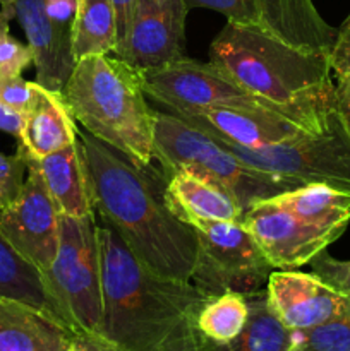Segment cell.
<instances>
[{
    "label": "cell",
    "instance_id": "obj_6",
    "mask_svg": "<svg viewBox=\"0 0 350 351\" xmlns=\"http://www.w3.org/2000/svg\"><path fill=\"white\" fill-rule=\"evenodd\" d=\"M216 141L247 167L301 185L325 184L350 194V123L338 105L326 112L321 125L314 130H305L283 143L247 149Z\"/></svg>",
    "mask_w": 350,
    "mask_h": 351
},
{
    "label": "cell",
    "instance_id": "obj_10",
    "mask_svg": "<svg viewBox=\"0 0 350 351\" xmlns=\"http://www.w3.org/2000/svg\"><path fill=\"white\" fill-rule=\"evenodd\" d=\"M189 10L211 9L226 23L249 27L295 48L316 53L331 51L336 29L318 12L312 0H184Z\"/></svg>",
    "mask_w": 350,
    "mask_h": 351
},
{
    "label": "cell",
    "instance_id": "obj_4",
    "mask_svg": "<svg viewBox=\"0 0 350 351\" xmlns=\"http://www.w3.org/2000/svg\"><path fill=\"white\" fill-rule=\"evenodd\" d=\"M75 122L141 168L154 160V112L141 72L110 55L75 62L62 89Z\"/></svg>",
    "mask_w": 350,
    "mask_h": 351
},
{
    "label": "cell",
    "instance_id": "obj_19",
    "mask_svg": "<svg viewBox=\"0 0 350 351\" xmlns=\"http://www.w3.org/2000/svg\"><path fill=\"white\" fill-rule=\"evenodd\" d=\"M78 332L40 308L0 298V351H69Z\"/></svg>",
    "mask_w": 350,
    "mask_h": 351
},
{
    "label": "cell",
    "instance_id": "obj_22",
    "mask_svg": "<svg viewBox=\"0 0 350 351\" xmlns=\"http://www.w3.org/2000/svg\"><path fill=\"white\" fill-rule=\"evenodd\" d=\"M249 317L242 332L229 345H213L202 341V351H292L294 331L277 317L268 304L266 288L246 295Z\"/></svg>",
    "mask_w": 350,
    "mask_h": 351
},
{
    "label": "cell",
    "instance_id": "obj_37",
    "mask_svg": "<svg viewBox=\"0 0 350 351\" xmlns=\"http://www.w3.org/2000/svg\"><path fill=\"white\" fill-rule=\"evenodd\" d=\"M292 351H302V350H292Z\"/></svg>",
    "mask_w": 350,
    "mask_h": 351
},
{
    "label": "cell",
    "instance_id": "obj_30",
    "mask_svg": "<svg viewBox=\"0 0 350 351\" xmlns=\"http://www.w3.org/2000/svg\"><path fill=\"white\" fill-rule=\"evenodd\" d=\"M34 96V81H24L21 75H0V101L26 112Z\"/></svg>",
    "mask_w": 350,
    "mask_h": 351
},
{
    "label": "cell",
    "instance_id": "obj_34",
    "mask_svg": "<svg viewBox=\"0 0 350 351\" xmlns=\"http://www.w3.org/2000/svg\"><path fill=\"white\" fill-rule=\"evenodd\" d=\"M78 0H45V10L57 26H72Z\"/></svg>",
    "mask_w": 350,
    "mask_h": 351
},
{
    "label": "cell",
    "instance_id": "obj_28",
    "mask_svg": "<svg viewBox=\"0 0 350 351\" xmlns=\"http://www.w3.org/2000/svg\"><path fill=\"white\" fill-rule=\"evenodd\" d=\"M309 264L312 267V274L335 291L350 298V261H338L323 250Z\"/></svg>",
    "mask_w": 350,
    "mask_h": 351
},
{
    "label": "cell",
    "instance_id": "obj_12",
    "mask_svg": "<svg viewBox=\"0 0 350 351\" xmlns=\"http://www.w3.org/2000/svg\"><path fill=\"white\" fill-rule=\"evenodd\" d=\"M242 225L253 233L273 269H297L309 264L345 232L302 221L275 199L250 206Z\"/></svg>",
    "mask_w": 350,
    "mask_h": 351
},
{
    "label": "cell",
    "instance_id": "obj_16",
    "mask_svg": "<svg viewBox=\"0 0 350 351\" xmlns=\"http://www.w3.org/2000/svg\"><path fill=\"white\" fill-rule=\"evenodd\" d=\"M27 38L36 67L34 82L62 93L74 71L71 27L57 26L45 10V0H10Z\"/></svg>",
    "mask_w": 350,
    "mask_h": 351
},
{
    "label": "cell",
    "instance_id": "obj_27",
    "mask_svg": "<svg viewBox=\"0 0 350 351\" xmlns=\"http://www.w3.org/2000/svg\"><path fill=\"white\" fill-rule=\"evenodd\" d=\"M16 17L10 0H0V75H21L33 64V51L10 34V19Z\"/></svg>",
    "mask_w": 350,
    "mask_h": 351
},
{
    "label": "cell",
    "instance_id": "obj_8",
    "mask_svg": "<svg viewBox=\"0 0 350 351\" xmlns=\"http://www.w3.org/2000/svg\"><path fill=\"white\" fill-rule=\"evenodd\" d=\"M58 249L45 273L51 293L78 331L98 335L103 314L102 263L95 215H60Z\"/></svg>",
    "mask_w": 350,
    "mask_h": 351
},
{
    "label": "cell",
    "instance_id": "obj_32",
    "mask_svg": "<svg viewBox=\"0 0 350 351\" xmlns=\"http://www.w3.org/2000/svg\"><path fill=\"white\" fill-rule=\"evenodd\" d=\"M137 3H139V0H112L117 24V45L113 53H117L126 41L130 23H132L134 14H136Z\"/></svg>",
    "mask_w": 350,
    "mask_h": 351
},
{
    "label": "cell",
    "instance_id": "obj_24",
    "mask_svg": "<svg viewBox=\"0 0 350 351\" xmlns=\"http://www.w3.org/2000/svg\"><path fill=\"white\" fill-rule=\"evenodd\" d=\"M71 38L75 62L115 51L117 24L112 0H78Z\"/></svg>",
    "mask_w": 350,
    "mask_h": 351
},
{
    "label": "cell",
    "instance_id": "obj_11",
    "mask_svg": "<svg viewBox=\"0 0 350 351\" xmlns=\"http://www.w3.org/2000/svg\"><path fill=\"white\" fill-rule=\"evenodd\" d=\"M24 158V156H23ZM26 161V178L19 195L0 209V233L26 261L47 273L57 256L60 211L33 160Z\"/></svg>",
    "mask_w": 350,
    "mask_h": 351
},
{
    "label": "cell",
    "instance_id": "obj_3",
    "mask_svg": "<svg viewBox=\"0 0 350 351\" xmlns=\"http://www.w3.org/2000/svg\"><path fill=\"white\" fill-rule=\"evenodd\" d=\"M209 62L247 91L283 108L318 117L336 105L328 53L226 23L209 47Z\"/></svg>",
    "mask_w": 350,
    "mask_h": 351
},
{
    "label": "cell",
    "instance_id": "obj_23",
    "mask_svg": "<svg viewBox=\"0 0 350 351\" xmlns=\"http://www.w3.org/2000/svg\"><path fill=\"white\" fill-rule=\"evenodd\" d=\"M273 199L299 219L312 225L347 230L350 223V194L325 184L301 185Z\"/></svg>",
    "mask_w": 350,
    "mask_h": 351
},
{
    "label": "cell",
    "instance_id": "obj_7",
    "mask_svg": "<svg viewBox=\"0 0 350 351\" xmlns=\"http://www.w3.org/2000/svg\"><path fill=\"white\" fill-rule=\"evenodd\" d=\"M146 96L163 105L170 112L206 108L268 110L281 113L307 130L321 125L323 115L311 117L271 103L247 91L223 69L215 64H202L185 57L160 69L141 72ZM333 108V106H331Z\"/></svg>",
    "mask_w": 350,
    "mask_h": 351
},
{
    "label": "cell",
    "instance_id": "obj_25",
    "mask_svg": "<svg viewBox=\"0 0 350 351\" xmlns=\"http://www.w3.org/2000/svg\"><path fill=\"white\" fill-rule=\"evenodd\" d=\"M249 317L247 297L235 291L213 295L198 314V332L202 341L213 345H229L242 332Z\"/></svg>",
    "mask_w": 350,
    "mask_h": 351
},
{
    "label": "cell",
    "instance_id": "obj_20",
    "mask_svg": "<svg viewBox=\"0 0 350 351\" xmlns=\"http://www.w3.org/2000/svg\"><path fill=\"white\" fill-rule=\"evenodd\" d=\"M34 163L60 215L72 218L95 215L79 141Z\"/></svg>",
    "mask_w": 350,
    "mask_h": 351
},
{
    "label": "cell",
    "instance_id": "obj_31",
    "mask_svg": "<svg viewBox=\"0 0 350 351\" xmlns=\"http://www.w3.org/2000/svg\"><path fill=\"white\" fill-rule=\"evenodd\" d=\"M329 65L336 79H350V14L340 29H336L335 43L329 51Z\"/></svg>",
    "mask_w": 350,
    "mask_h": 351
},
{
    "label": "cell",
    "instance_id": "obj_36",
    "mask_svg": "<svg viewBox=\"0 0 350 351\" xmlns=\"http://www.w3.org/2000/svg\"><path fill=\"white\" fill-rule=\"evenodd\" d=\"M335 95L338 110L343 113L347 122L350 123V79L338 81V84L335 86Z\"/></svg>",
    "mask_w": 350,
    "mask_h": 351
},
{
    "label": "cell",
    "instance_id": "obj_5",
    "mask_svg": "<svg viewBox=\"0 0 350 351\" xmlns=\"http://www.w3.org/2000/svg\"><path fill=\"white\" fill-rule=\"evenodd\" d=\"M154 158L163 171L189 168L218 182L244 211L256 202L294 191L301 184L244 165L215 137L189 125L174 113L154 112Z\"/></svg>",
    "mask_w": 350,
    "mask_h": 351
},
{
    "label": "cell",
    "instance_id": "obj_17",
    "mask_svg": "<svg viewBox=\"0 0 350 351\" xmlns=\"http://www.w3.org/2000/svg\"><path fill=\"white\" fill-rule=\"evenodd\" d=\"M165 201L182 219L244 221L242 206L223 185L189 168L163 171Z\"/></svg>",
    "mask_w": 350,
    "mask_h": 351
},
{
    "label": "cell",
    "instance_id": "obj_29",
    "mask_svg": "<svg viewBox=\"0 0 350 351\" xmlns=\"http://www.w3.org/2000/svg\"><path fill=\"white\" fill-rule=\"evenodd\" d=\"M26 171V161L19 151L14 156L0 153V209L9 206L19 195Z\"/></svg>",
    "mask_w": 350,
    "mask_h": 351
},
{
    "label": "cell",
    "instance_id": "obj_18",
    "mask_svg": "<svg viewBox=\"0 0 350 351\" xmlns=\"http://www.w3.org/2000/svg\"><path fill=\"white\" fill-rule=\"evenodd\" d=\"M78 122L58 91L34 82V96L24 112L19 151L27 160H41L78 141Z\"/></svg>",
    "mask_w": 350,
    "mask_h": 351
},
{
    "label": "cell",
    "instance_id": "obj_2",
    "mask_svg": "<svg viewBox=\"0 0 350 351\" xmlns=\"http://www.w3.org/2000/svg\"><path fill=\"white\" fill-rule=\"evenodd\" d=\"M98 225L103 314L98 335L124 351H202L198 314L209 295L141 263L120 233Z\"/></svg>",
    "mask_w": 350,
    "mask_h": 351
},
{
    "label": "cell",
    "instance_id": "obj_35",
    "mask_svg": "<svg viewBox=\"0 0 350 351\" xmlns=\"http://www.w3.org/2000/svg\"><path fill=\"white\" fill-rule=\"evenodd\" d=\"M24 125V112L0 101V130L19 139Z\"/></svg>",
    "mask_w": 350,
    "mask_h": 351
},
{
    "label": "cell",
    "instance_id": "obj_9",
    "mask_svg": "<svg viewBox=\"0 0 350 351\" xmlns=\"http://www.w3.org/2000/svg\"><path fill=\"white\" fill-rule=\"evenodd\" d=\"M199 239L198 264L192 283L206 295L235 291L253 295L264 290L273 266L253 233L235 221L189 219Z\"/></svg>",
    "mask_w": 350,
    "mask_h": 351
},
{
    "label": "cell",
    "instance_id": "obj_21",
    "mask_svg": "<svg viewBox=\"0 0 350 351\" xmlns=\"http://www.w3.org/2000/svg\"><path fill=\"white\" fill-rule=\"evenodd\" d=\"M0 298L23 302L72 326L67 312L51 293L45 274L34 264L24 259L3 239L2 233H0Z\"/></svg>",
    "mask_w": 350,
    "mask_h": 351
},
{
    "label": "cell",
    "instance_id": "obj_26",
    "mask_svg": "<svg viewBox=\"0 0 350 351\" xmlns=\"http://www.w3.org/2000/svg\"><path fill=\"white\" fill-rule=\"evenodd\" d=\"M295 350L350 351V300L342 314L316 328L294 331Z\"/></svg>",
    "mask_w": 350,
    "mask_h": 351
},
{
    "label": "cell",
    "instance_id": "obj_13",
    "mask_svg": "<svg viewBox=\"0 0 350 351\" xmlns=\"http://www.w3.org/2000/svg\"><path fill=\"white\" fill-rule=\"evenodd\" d=\"M184 0H139L126 41L115 57L144 72L185 58Z\"/></svg>",
    "mask_w": 350,
    "mask_h": 351
},
{
    "label": "cell",
    "instance_id": "obj_14",
    "mask_svg": "<svg viewBox=\"0 0 350 351\" xmlns=\"http://www.w3.org/2000/svg\"><path fill=\"white\" fill-rule=\"evenodd\" d=\"M266 297L271 311L292 331H304L329 321L342 314L350 300L316 274L294 269L273 271L268 278Z\"/></svg>",
    "mask_w": 350,
    "mask_h": 351
},
{
    "label": "cell",
    "instance_id": "obj_33",
    "mask_svg": "<svg viewBox=\"0 0 350 351\" xmlns=\"http://www.w3.org/2000/svg\"><path fill=\"white\" fill-rule=\"evenodd\" d=\"M69 351H124L106 338L96 332L79 331Z\"/></svg>",
    "mask_w": 350,
    "mask_h": 351
},
{
    "label": "cell",
    "instance_id": "obj_1",
    "mask_svg": "<svg viewBox=\"0 0 350 351\" xmlns=\"http://www.w3.org/2000/svg\"><path fill=\"white\" fill-rule=\"evenodd\" d=\"M89 194L98 216L120 233L134 256L154 273L191 281L199 239L165 201V177L78 129Z\"/></svg>",
    "mask_w": 350,
    "mask_h": 351
},
{
    "label": "cell",
    "instance_id": "obj_15",
    "mask_svg": "<svg viewBox=\"0 0 350 351\" xmlns=\"http://www.w3.org/2000/svg\"><path fill=\"white\" fill-rule=\"evenodd\" d=\"M170 113L216 139L247 149L283 143L307 130L288 117L268 110L206 108Z\"/></svg>",
    "mask_w": 350,
    "mask_h": 351
}]
</instances>
